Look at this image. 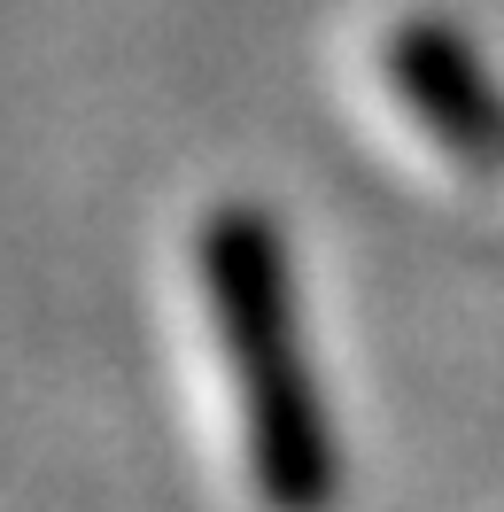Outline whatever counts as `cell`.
Segmentation results:
<instances>
[{"instance_id":"6da1fadb","label":"cell","mask_w":504,"mask_h":512,"mask_svg":"<svg viewBox=\"0 0 504 512\" xmlns=\"http://www.w3.org/2000/svg\"><path fill=\"white\" fill-rule=\"evenodd\" d=\"M194 288L202 319L233 373L241 458L264 512H326L334 505V435L318 412V381L303 357V303L280 225L256 202H218L194 233Z\"/></svg>"},{"instance_id":"7a4b0ae2","label":"cell","mask_w":504,"mask_h":512,"mask_svg":"<svg viewBox=\"0 0 504 512\" xmlns=\"http://www.w3.org/2000/svg\"><path fill=\"white\" fill-rule=\"evenodd\" d=\"M380 78L411 125L435 140L458 171H497L504 163V94L489 63L473 55L458 24L442 16H404L380 47Z\"/></svg>"}]
</instances>
